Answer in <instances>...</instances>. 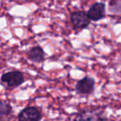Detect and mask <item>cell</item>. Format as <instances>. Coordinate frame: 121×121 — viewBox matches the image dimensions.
Segmentation results:
<instances>
[{
    "instance_id": "obj_5",
    "label": "cell",
    "mask_w": 121,
    "mask_h": 121,
    "mask_svg": "<svg viewBox=\"0 0 121 121\" xmlns=\"http://www.w3.org/2000/svg\"><path fill=\"white\" fill-rule=\"evenodd\" d=\"M95 79L90 76L81 79L76 86V91L80 95H91L95 91Z\"/></svg>"
},
{
    "instance_id": "obj_1",
    "label": "cell",
    "mask_w": 121,
    "mask_h": 121,
    "mask_svg": "<svg viewBox=\"0 0 121 121\" xmlns=\"http://www.w3.org/2000/svg\"><path fill=\"white\" fill-rule=\"evenodd\" d=\"M73 121H108V119L102 108L90 107L77 113Z\"/></svg>"
},
{
    "instance_id": "obj_6",
    "label": "cell",
    "mask_w": 121,
    "mask_h": 121,
    "mask_svg": "<svg viewBox=\"0 0 121 121\" xmlns=\"http://www.w3.org/2000/svg\"><path fill=\"white\" fill-rule=\"evenodd\" d=\"M90 19L92 21H99L105 16V4L96 3L90 8L87 13Z\"/></svg>"
},
{
    "instance_id": "obj_4",
    "label": "cell",
    "mask_w": 121,
    "mask_h": 121,
    "mask_svg": "<svg viewBox=\"0 0 121 121\" xmlns=\"http://www.w3.org/2000/svg\"><path fill=\"white\" fill-rule=\"evenodd\" d=\"M71 22L76 28L83 29L87 27L91 23V19L86 13L83 11H75L71 14Z\"/></svg>"
},
{
    "instance_id": "obj_8",
    "label": "cell",
    "mask_w": 121,
    "mask_h": 121,
    "mask_svg": "<svg viewBox=\"0 0 121 121\" xmlns=\"http://www.w3.org/2000/svg\"><path fill=\"white\" fill-rule=\"evenodd\" d=\"M13 108L9 103L4 100H0V117L11 115Z\"/></svg>"
},
{
    "instance_id": "obj_7",
    "label": "cell",
    "mask_w": 121,
    "mask_h": 121,
    "mask_svg": "<svg viewBox=\"0 0 121 121\" xmlns=\"http://www.w3.org/2000/svg\"><path fill=\"white\" fill-rule=\"evenodd\" d=\"M27 56L33 62H42L45 60V52L43 49L39 46L33 47L29 50Z\"/></svg>"
},
{
    "instance_id": "obj_2",
    "label": "cell",
    "mask_w": 121,
    "mask_h": 121,
    "mask_svg": "<svg viewBox=\"0 0 121 121\" xmlns=\"http://www.w3.org/2000/svg\"><path fill=\"white\" fill-rule=\"evenodd\" d=\"M1 81L9 88H15L21 86L24 82V76L18 71H9L4 74Z\"/></svg>"
},
{
    "instance_id": "obj_9",
    "label": "cell",
    "mask_w": 121,
    "mask_h": 121,
    "mask_svg": "<svg viewBox=\"0 0 121 121\" xmlns=\"http://www.w3.org/2000/svg\"><path fill=\"white\" fill-rule=\"evenodd\" d=\"M109 8L110 11L114 13H121V0H111Z\"/></svg>"
},
{
    "instance_id": "obj_3",
    "label": "cell",
    "mask_w": 121,
    "mask_h": 121,
    "mask_svg": "<svg viewBox=\"0 0 121 121\" xmlns=\"http://www.w3.org/2000/svg\"><path fill=\"white\" fill-rule=\"evenodd\" d=\"M42 118V114L41 110L34 106H29L23 109L17 116L19 121H40Z\"/></svg>"
}]
</instances>
